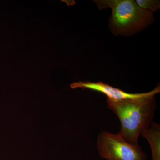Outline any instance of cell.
Wrapping results in <instances>:
<instances>
[{"label": "cell", "mask_w": 160, "mask_h": 160, "mask_svg": "<svg viewBox=\"0 0 160 160\" xmlns=\"http://www.w3.org/2000/svg\"><path fill=\"white\" fill-rule=\"evenodd\" d=\"M141 135L149 142L151 148L152 160H160V126L153 122Z\"/></svg>", "instance_id": "5"}, {"label": "cell", "mask_w": 160, "mask_h": 160, "mask_svg": "<svg viewBox=\"0 0 160 160\" xmlns=\"http://www.w3.org/2000/svg\"><path fill=\"white\" fill-rule=\"evenodd\" d=\"M94 2L100 9H111L109 26L115 35L130 36L145 29L154 20L152 13L140 8L133 0H98Z\"/></svg>", "instance_id": "2"}, {"label": "cell", "mask_w": 160, "mask_h": 160, "mask_svg": "<svg viewBox=\"0 0 160 160\" xmlns=\"http://www.w3.org/2000/svg\"><path fill=\"white\" fill-rule=\"evenodd\" d=\"M135 2L140 8L152 13L160 8V1L158 0H137Z\"/></svg>", "instance_id": "6"}, {"label": "cell", "mask_w": 160, "mask_h": 160, "mask_svg": "<svg viewBox=\"0 0 160 160\" xmlns=\"http://www.w3.org/2000/svg\"><path fill=\"white\" fill-rule=\"evenodd\" d=\"M72 89L82 88L89 89L102 92L108 97V99L112 101H121L128 99L138 98L146 95L147 92L144 93H131L125 92L118 88H115L102 82L80 81L72 83L70 85Z\"/></svg>", "instance_id": "4"}, {"label": "cell", "mask_w": 160, "mask_h": 160, "mask_svg": "<svg viewBox=\"0 0 160 160\" xmlns=\"http://www.w3.org/2000/svg\"><path fill=\"white\" fill-rule=\"evenodd\" d=\"M160 92L159 85L142 97L121 101L106 100L108 108L120 120L121 128L118 133L127 142L138 145L141 132L153 122L156 108L155 96Z\"/></svg>", "instance_id": "1"}, {"label": "cell", "mask_w": 160, "mask_h": 160, "mask_svg": "<svg viewBox=\"0 0 160 160\" xmlns=\"http://www.w3.org/2000/svg\"><path fill=\"white\" fill-rule=\"evenodd\" d=\"M97 145L100 157L106 160H147L148 158L139 145L127 142L119 133L101 131Z\"/></svg>", "instance_id": "3"}]
</instances>
